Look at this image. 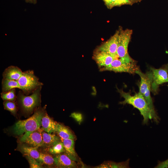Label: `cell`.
Wrapping results in <instances>:
<instances>
[{
	"instance_id": "1",
	"label": "cell",
	"mask_w": 168,
	"mask_h": 168,
	"mask_svg": "<svg viewBox=\"0 0 168 168\" xmlns=\"http://www.w3.org/2000/svg\"><path fill=\"white\" fill-rule=\"evenodd\" d=\"M117 88L121 96L124 99L119 103L123 105H131L138 109L143 117V124H147L149 119H152V112L142 95L139 92L131 96L129 92H125L122 89Z\"/></svg>"
},
{
	"instance_id": "2",
	"label": "cell",
	"mask_w": 168,
	"mask_h": 168,
	"mask_svg": "<svg viewBox=\"0 0 168 168\" xmlns=\"http://www.w3.org/2000/svg\"><path fill=\"white\" fill-rule=\"evenodd\" d=\"M45 113L44 108L37 109L29 118L16 122L12 128V133L15 135L21 136L26 132L40 128L42 119Z\"/></svg>"
},
{
	"instance_id": "3",
	"label": "cell",
	"mask_w": 168,
	"mask_h": 168,
	"mask_svg": "<svg viewBox=\"0 0 168 168\" xmlns=\"http://www.w3.org/2000/svg\"><path fill=\"white\" fill-rule=\"evenodd\" d=\"M119 30L117 52L118 58L127 63L135 62L134 60L129 56L128 52V47L132 34V30L128 29L123 30L121 28Z\"/></svg>"
},
{
	"instance_id": "4",
	"label": "cell",
	"mask_w": 168,
	"mask_h": 168,
	"mask_svg": "<svg viewBox=\"0 0 168 168\" xmlns=\"http://www.w3.org/2000/svg\"><path fill=\"white\" fill-rule=\"evenodd\" d=\"M41 89V87L38 88L29 96H25L21 91L19 92L18 95V100L23 112L30 114L40 105Z\"/></svg>"
},
{
	"instance_id": "5",
	"label": "cell",
	"mask_w": 168,
	"mask_h": 168,
	"mask_svg": "<svg viewBox=\"0 0 168 168\" xmlns=\"http://www.w3.org/2000/svg\"><path fill=\"white\" fill-rule=\"evenodd\" d=\"M21 89L26 94L28 95L41 87L43 84L39 81L32 70L23 72L21 76L17 80Z\"/></svg>"
},
{
	"instance_id": "6",
	"label": "cell",
	"mask_w": 168,
	"mask_h": 168,
	"mask_svg": "<svg viewBox=\"0 0 168 168\" xmlns=\"http://www.w3.org/2000/svg\"><path fill=\"white\" fill-rule=\"evenodd\" d=\"M139 69L135 62L126 63L118 58L113 60L107 67L100 69L101 71H109L115 72H126L133 74Z\"/></svg>"
},
{
	"instance_id": "7",
	"label": "cell",
	"mask_w": 168,
	"mask_h": 168,
	"mask_svg": "<svg viewBox=\"0 0 168 168\" xmlns=\"http://www.w3.org/2000/svg\"><path fill=\"white\" fill-rule=\"evenodd\" d=\"M42 131L41 128L24 133L19 139V143H24L34 147L43 146Z\"/></svg>"
},
{
	"instance_id": "8",
	"label": "cell",
	"mask_w": 168,
	"mask_h": 168,
	"mask_svg": "<svg viewBox=\"0 0 168 168\" xmlns=\"http://www.w3.org/2000/svg\"><path fill=\"white\" fill-rule=\"evenodd\" d=\"M152 77L151 89L154 93H156L159 86L163 83L168 82L167 69L162 68L155 69L151 68Z\"/></svg>"
},
{
	"instance_id": "9",
	"label": "cell",
	"mask_w": 168,
	"mask_h": 168,
	"mask_svg": "<svg viewBox=\"0 0 168 168\" xmlns=\"http://www.w3.org/2000/svg\"><path fill=\"white\" fill-rule=\"evenodd\" d=\"M119 34L118 30H117L115 34L108 40L99 46L96 50L105 52L118 57L117 52L118 46Z\"/></svg>"
},
{
	"instance_id": "10",
	"label": "cell",
	"mask_w": 168,
	"mask_h": 168,
	"mask_svg": "<svg viewBox=\"0 0 168 168\" xmlns=\"http://www.w3.org/2000/svg\"><path fill=\"white\" fill-rule=\"evenodd\" d=\"M93 58L100 69L109 66L114 60L119 58L105 52L96 50Z\"/></svg>"
},
{
	"instance_id": "11",
	"label": "cell",
	"mask_w": 168,
	"mask_h": 168,
	"mask_svg": "<svg viewBox=\"0 0 168 168\" xmlns=\"http://www.w3.org/2000/svg\"><path fill=\"white\" fill-rule=\"evenodd\" d=\"M54 158L56 166L59 168H74L77 166L75 161L71 159L65 153L56 155Z\"/></svg>"
},
{
	"instance_id": "12",
	"label": "cell",
	"mask_w": 168,
	"mask_h": 168,
	"mask_svg": "<svg viewBox=\"0 0 168 168\" xmlns=\"http://www.w3.org/2000/svg\"><path fill=\"white\" fill-rule=\"evenodd\" d=\"M136 73L138 74L140 77L139 92L143 95L148 89L151 87L152 77V72L145 74L138 69L136 71Z\"/></svg>"
},
{
	"instance_id": "13",
	"label": "cell",
	"mask_w": 168,
	"mask_h": 168,
	"mask_svg": "<svg viewBox=\"0 0 168 168\" xmlns=\"http://www.w3.org/2000/svg\"><path fill=\"white\" fill-rule=\"evenodd\" d=\"M38 147H34L23 143H19L16 150L20 152L24 156H30L38 161L40 152L38 150Z\"/></svg>"
},
{
	"instance_id": "14",
	"label": "cell",
	"mask_w": 168,
	"mask_h": 168,
	"mask_svg": "<svg viewBox=\"0 0 168 168\" xmlns=\"http://www.w3.org/2000/svg\"><path fill=\"white\" fill-rule=\"evenodd\" d=\"M57 123L45 112L42 119V128L45 132L52 133L56 132Z\"/></svg>"
},
{
	"instance_id": "15",
	"label": "cell",
	"mask_w": 168,
	"mask_h": 168,
	"mask_svg": "<svg viewBox=\"0 0 168 168\" xmlns=\"http://www.w3.org/2000/svg\"><path fill=\"white\" fill-rule=\"evenodd\" d=\"M23 72L17 67L10 66L6 68L4 71L2 76L3 78L17 80L21 76Z\"/></svg>"
},
{
	"instance_id": "16",
	"label": "cell",
	"mask_w": 168,
	"mask_h": 168,
	"mask_svg": "<svg viewBox=\"0 0 168 168\" xmlns=\"http://www.w3.org/2000/svg\"><path fill=\"white\" fill-rule=\"evenodd\" d=\"M63 142L65 149V152L71 159L74 161L77 159V155L74 149V139H68L61 140Z\"/></svg>"
},
{
	"instance_id": "17",
	"label": "cell",
	"mask_w": 168,
	"mask_h": 168,
	"mask_svg": "<svg viewBox=\"0 0 168 168\" xmlns=\"http://www.w3.org/2000/svg\"><path fill=\"white\" fill-rule=\"evenodd\" d=\"M55 132L61 140L75 138L74 135L68 128L59 123H57Z\"/></svg>"
},
{
	"instance_id": "18",
	"label": "cell",
	"mask_w": 168,
	"mask_h": 168,
	"mask_svg": "<svg viewBox=\"0 0 168 168\" xmlns=\"http://www.w3.org/2000/svg\"><path fill=\"white\" fill-rule=\"evenodd\" d=\"M42 135L43 146L49 148L61 141L59 137L56 135L45 132L43 130Z\"/></svg>"
},
{
	"instance_id": "19",
	"label": "cell",
	"mask_w": 168,
	"mask_h": 168,
	"mask_svg": "<svg viewBox=\"0 0 168 168\" xmlns=\"http://www.w3.org/2000/svg\"><path fill=\"white\" fill-rule=\"evenodd\" d=\"M2 92H6L15 88L21 89V87L17 80L3 78L2 82Z\"/></svg>"
},
{
	"instance_id": "20",
	"label": "cell",
	"mask_w": 168,
	"mask_h": 168,
	"mask_svg": "<svg viewBox=\"0 0 168 168\" xmlns=\"http://www.w3.org/2000/svg\"><path fill=\"white\" fill-rule=\"evenodd\" d=\"M38 161L42 165L44 164L52 166L55 164L54 157L49 154L40 152V155Z\"/></svg>"
},
{
	"instance_id": "21",
	"label": "cell",
	"mask_w": 168,
	"mask_h": 168,
	"mask_svg": "<svg viewBox=\"0 0 168 168\" xmlns=\"http://www.w3.org/2000/svg\"><path fill=\"white\" fill-rule=\"evenodd\" d=\"M49 151L52 154L57 155L65 152L64 145L62 141L49 148Z\"/></svg>"
},
{
	"instance_id": "22",
	"label": "cell",
	"mask_w": 168,
	"mask_h": 168,
	"mask_svg": "<svg viewBox=\"0 0 168 168\" xmlns=\"http://www.w3.org/2000/svg\"><path fill=\"white\" fill-rule=\"evenodd\" d=\"M3 104L5 110L9 111L14 115L16 114L17 108L14 101L5 100L3 102Z\"/></svg>"
},
{
	"instance_id": "23",
	"label": "cell",
	"mask_w": 168,
	"mask_h": 168,
	"mask_svg": "<svg viewBox=\"0 0 168 168\" xmlns=\"http://www.w3.org/2000/svg\"><path fill=\"white\" fill-rule=\"evenodd\" d=\"M15 91V89H13L7 91L2 92L1 93V97L4 101H14L16 98Z\"/></svg>"
},
{
	"instance_id": "24",
	"label": "cell",
	"mask_w": 168,
	"mask_h": 168,
	"mask_svg": "<svg viewBox=\"0 0 168 168\" xmlns=\"http://www.w3.org/2000/svg\"><path fill=\"white\" fill-rule=\"evenodd\" d=\"M28 161L31 168H43L42 165L33 157L28 155L25 156Z\"/></svg>"
},
{
	"instance_id": "25",
	"label": "cell",
	"mask_w": 168,
	"mask_h": 168,
	"mask_svg": "<svg viewBox=\"0 0 168 168\" xmlns=\"http://www.w3.org/2000/svg\"><path fill=\"white\" fill-rule=\"evenodd\" d=\"M129 159H128L125 161L120 163L109 162L106 166L112 168H129Z\"/></svg>"
},
{
	"instance_id": "26",
	"label": "cell",
	"mask_w": 168,
	"mask_h": 168,
	"mask_svg": "<svg viewBox=\"0 0 168 168\" xmlns=\"http://www.w3.org/2000/svg\"><path fill=\"white\" fill-rule=\"evenodd\" d=\"M132 2L129 0H116L114 2L113 7L120 6L124 4H130Z\"/></svg>"
},
{
	"instance_id": "27",
	"label": "cell",
	"mask_w": 168,
	"mask_h": 168,
	"mask_svg": "<svg viewBox=\"0 0 168 168\" xmlns=\"http://www.w3.org/2000/svg\"><path fill=\"white\" fill-rule=\"evenodd\" d=\"M156 168H168V159L163 161H159L157 165L155 167Z\"/></svg>"
},
{
	"instance_id": "28",
	"label": "cell",
	"mask_w": 168,
	"mask_h": 168,
	"mask_svg": "<svg viewBox=\"0 0 168 168\" xmlns=\"http://www.w3.org/2000/svg\"><path fill=\"white\" fill-rule=\"evenodd\" d=\"M107 6L109 8L113 7V5L116 0H103Z\"/></svg>"
},
{
	"instance_id": "29",
	"label": "cell",
	"mask_w": 168,
	"mask_h": 168,
	"mask_svg": "<svg viewBox=\"0 0 168 168\" xmlns=\"http://www.w3.org/2000/svg\"><path fill=\"white\" fill-rule=\"evenodd\" d=\"M71 116L78 122L81 121L82 119V115L79 113H73L71 114Z\"/></svg>"
},
{
	"instance_id": "30",
	"label": "cell",
	"mask_w": 168,
	"mask_h": 168,
	"mask_svg": "<svg viewBox=\"0 0 168 168\" xmlns=\"http://www.w3.org/2000/svg\"><path fill=\"white\" fill-rule=\"evenodd\" d=\"M26 2L35 3L36 2L37 0H25Z\"/></svg>"
},
{
	"instance_id": "31",
	"label": "cell",
	"mask_w": 168,
	"mask_h": 168,
	"mask_svg": "<svg viewBox=\"0 0 168 168\" xmlns=\"http://www.w3.org/2000/svg\"><path fill=\"white\" fill-rule=\"evenodd\" d=\"M129 0L131 2V1H134L137 0Z\"/></svg>"
}]
</instances>
